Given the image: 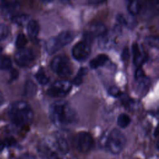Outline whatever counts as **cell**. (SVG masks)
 I'll list each match as a JSON object with an SVG mask.
<instances>
[{
    "instance_id": "obj_31",
    "label": "cell",
    "mask_w": 159,
    "mask_h": 159,
    "mask_svg": "<svg viewBox=\"0 0 159 159\" xmlns=\"http://www.w3.org/2000/svg\"><path fill=\"white\" fill-rule=\"evenodd\" d=\"M16 140L12 138V137H10V138H7L5 140V142H4V143H5V145H7L8 147H11V146H13L16 144Z\"/></svg>"
},
{
    "instance_id": "obj_21",
    "label": "cell",
    "mask_w": 159,
    "mask_h": 159,
    "mask_svg": "<svg viewBox=\"0 0 159 159\" xmlns=\"http://www.w3.org/2000/svg\"><path fill=\"white\" fill-rule=\"evenodd\" d=\"M35 78L36 80L42 85L46 84L49 81L48 76L42 70H39L35 75Z\"/></svg>"
},
{
    "instance_id": "obj_9",
    "label": "cell",
    "mask_w": 159,
    "mask_h": 159,
    "mask_svg": "<svg viewBox=\"0 0 159 159\" xmlns=\"http://www.w3.org/2000/svg\"><path fill=\"white\" fill-rule=\"evenodd\" d=\"M90 53L91 48L89 44L84 41L76 43L71 50L73 57L79 61L86 60L89 56Z\"/></svg>"
},
{
    "instance_id": "obj_14",
    "label": "cell",
    "mask_w": 159,
    "mask_h": 159,
    "mask_svg": "<svg viewBox=\"0 0 159 159\" xmlns=\"http://www.w3.org/2000/svg\"><path fill=\"white\" fill-rule=\"evenodd\" d=\"M27 31L30 37L35 38L39 32V23L35 20H29L27 26Z\"/></svg>"
},
{
    "instance_id": "obj_5",
    "label": "cell",
    "mask_w": 159,
    "mask_h": 159,
    "mask_svg": "<svg viewBox=\"0 0 159 159\" xmlns=\"http://www.w3.org/2000/svg\"><path fill=\"white\" fill-rule=\"evenodd\" d=\"M50 67L56 74L61 77L69 76L73 71L70 60L64 55L55 57L51 61Z\"/></svg>"
},
{
    "instance_id": "obj_3",
    "label": "cell",
    "mask_w": 159,
    "mask_h": 159,
    "mask_svg": "<svg viewBox=\"0 0 159 159\" xmlns=\"http://www.w3.org/2000/svg\"><path fill=\"white\" fill-rule=\"evenodd\" d=\"M74 38V34L68 30H64L57 36L52 37L45 42V50L49 55H52L64 46L70 43Z\"/></svg>"
},
{
    "instance_id": "obj_13",
    "label": "cell",
    "mask_w": 159,
    "mask_h": 159,
    "mask_svg": "<svg viewBox=\"0 0 159 159\" xmlns=\"http://www.w3.org/2000/svg\"><path fill=\"white\" fill-rule=\"evenodd\" d=\"M109 60V58L104 54H100L92 59L89 62V66L93 69H96L104 66Z\"/></svg>"
},
{
    "instance_id": "obj_34",
    "label": "cell",
    "mask_w": 159,
    "mask_h": 159,
    "mask_svg": "<svg viewBox=\"0 0 159 159\" xmlns=\"http://www.w3.org/2000/svg\"><path fill=\"white\" fill-rule=\"evenodd\" d=\"M19 159H36V158L32 155L25 154V155H24L22 157H20Z\"/></svg>"
},
{
    "instance_id": "obj_38",
    "label": "cell",
    "mask_w": 159,
    "mask_h": 159,
    "mask_svg": "<svg viewBox=\"0 0 159 159\" xmlns=\"http://www.w3.org/2000/svg\"><path fill=\"white\" fill-rule=\"evenodd\" d=\"M2 48L1 47H0V56L1 55V53H2Z\"/></svg>"
},
{
    "instance_id": "obj_39",
    "label": "cell",
    "mask_w": 159,
    "mask_h": 159,
    "mask_svg": "<svg viewBox=\"0 0 159 159\" xmlns=\"http://www.w3.org/2000/svg\"><path fill=\"white\" fill-rule=\"evenodd\" d=\"M125 1H127L128 2V1H130V0H125Z\"/></svg>"
},
{
    "instance_id": "obj_18",
    "label": "cell",
    "mask_w": 159,
    "mask_h": 159,
    "mask_svg": "<svg viewBox=\"0 0 159 159\" xmlns=\"http://www.w3.org/2000/svg\"><path fill=\"white\" fill-rule=\"evenodd\" d=\"M3 10L6 13H12L16 11L19 7V3L16 1L6 2V1L2 4Z\"/></svg>"
},
{
    "instance_id": "obj_37",
    "label": "cell",
    "mask_w": 159,
    "mask_h": 159,
    "mask_svg": "<svg viewBox=\"0 0 159 159\" xmlns=\"http://www.w3.org/2000/svg\"><path fill=\"white\" fill-rule=\"evenodd\" d=\"M2 98L0 96V105L2 104Z\"/></svg>"
},
{
    "instance_id": "obj_33",
    "label": "cell",
    "mask_w": 159,
    "mask_h": 159,
    "mask_svg": "<svg viewBox=\"0 0 159 159\" xmlns=\"http://www.w3.org/2000/svg\"><path fill=\"white\" fill-rule=\"evenodd\" d=\"M89 4L93 5H98L102 3L105 0H87Z\"/></svg>"
},
{
    "instance_id": "obj_11",
    "label": "cell",
    "mask_w": 159,
    "mask_h": 159,
    "mask_svg": "<svg viewBox=\"0 0 159 159\" xmlns=\"http://www.w3.org/2000/svg\"><path fill=\"white\" fill-rule=\"evenodd\" d=\"M132 52L134 55V63L137 66H140L147 60V55L142 52L139 46L135 43L132 46Z\"/></svg>"
},
{
    "instance_id": "obj_29",
    "label": "cell",
    "mask_w": 159,
    "mask_h": 159,
    "mask_svg": "<svg viewBox=\"0 0 159 159\" xmlns=\"http://www.w3.org/2000/svg\"><path fill=\"white\" fill-rule=\"evenodd\" d=\"M116 20L117 22V25H120V26H122V25H127V20L125 19V17L121 15V14H119L117 15V17H116Z\"/></svg>"
},
{
    "instance_id": "obj_35",
    "label": "cell",
    "mask_w": 159,
    "mask_h": 159,
    "mask_svg": "<svg viewBox=\"0 0 159 159\" xmlns=\"http://www.w3.org/2000/svg\"><path fill=\"white\" fill-rule=\"evenodd\" d=\"M4 146H5L4 142H3L2 140H0V152H1L4 149Z\"/></svg>"
},
{
    "instance_id": "obj_2",
    "label": "cell",
    "mask_w": 159,
    "mask_h": 159,
    "mask_svg": "<svg viewBox=\"0 0 159 159\" xmlns=\"http://www.w3.org/2000/svg\"><path fill=\"white\" fill-rule=\"evenodd\" d=\"M9 114L12 122L19 127L29 125L34 118L32 109L25 101H17L12 104Z\"/></svg>"
},
{
    "instance_id": "obj_17",
    "label": "cell",
    "mask_w": 159,
    "mask_h": 159,
    "mask_svg": "<svg viewBox=\"0 0 159 159\" xmlns=\"http://www.w3.org/2000/svg\"><path fill=\"white\" fill-rule=\"evenodd\" d=\"M140 9V4L139 0H130L128 1L127 10L130 14L136 15Z\"/></svg>"
},
{
    "instance_id": "obj_40",
    "label": "cell",
    "mask_w": 159,
    "mask_h": 159,
    "mask_svg": "<svg viewBox=\"0 0 159 159\" xmlns=\"http://www.w3.org/2000/svg\"><path fill=\"white\" fill-rule=\"evenodd\" d=\"M61 1H68V0H61Z\"/></svg>"
},
{
    "instance_id": "obj_10",
    "label": "cell",
    "mask_w": 159,
    "mask_h": 159,
    "mask_svg": "<svg viewBox=\"0 0 159 159\" xmlns=\"http://www.w3.org/2000/svg\"><path fill=\"white\" fill-rule=\"evenodd\" d=\"M114 45V37L107 32L99 37L98 46L102 50H109Z\"/></svg>"
},
{
    "instance_id": "obj_20",
    "label": "cell",
    "mask_w": 159,
    "mask_h": 159,
    "mask_svg": "<svg viewBox=\"0 0 159 159\" xmlns=\"http://www.w3.org/2000/svg\"><path fill=\"white\" fill-rule=\"evenodd\" d=\"M29 16L26 14H16L12 17L11 21L19 25H22L25 24V22L28 20Z\"/></svg>"
},
{
    "instance_id": "obj_7",
    "label": "cell",
    "mask_w": 159,
    "mask_h": 159,
    "mask_svg": "<svg viewBox=\"0 0 159 159\" xmlns=\"http://www.w3.org/2000/svg\"><path fill=\"white\" fill-rule=\"evenodd\" d=\"M71 89V83L65 80L54 82L48 89V94L53 98L63 97L67 95Z\"/></svg>"
},
{
    "instance_id": "obj_19",
    "label": "cell",
    "mask_w": 159,
    "mask_h": 159,
    "mask_svg": "<svg viewBox=\"0 0 159 159\" xmlns=\"http://www.w3.org/2000/svg\"><path fill=\"white\" fill-rule=\"evenodd\" d=\"M130 122V118L127 114L122 113L119 116L117 119V124L120 127L125 128L129 125Z\"/></svg>"
},
{
    "instance_id": "obj_22",
    "label": "cell",
    "mask_w": 159,
    "mask_h": 159,
    "mask_svg": "<svg viewBox=\"0 0 159 159\" xmlns=\"http://www.w3.org/2000/svg\"><path fill=\"white\" fill-rule=\"evenodd\" d=\"M87 72H88V69L86 68H81L73 80V82L77 86L81 84L83 82V77L86 75Z\"/></svg>"
},
{
    "instance_id": "obj_25",
    "label": "cell",
    "mask_w": 159,
    "mask_h": 159,
    "mask_svg": "<svg viewBox=\"0 0 159 159\" xmlns=\"http://www.w3.org/2000/svg\"><path fill=\"white\" fill-rule=\"evenodd\" d=\"M12 66V61L9 57H4L0 62V68L2 70H9Z\"/></svg>"
},
{
    "instance_id": "obj_30",
    "label": "cell",
    "mask_w": 159,
    "mask_h": 159,
    "mask_svg": "<svg viewBox=\"0 0 159 159\" xmlns=\"http://www.w3.org/2000/svg\"><path fill=\"white\" fill-rule=\"evenodd\" d=\"M121 57H122V59L124 60V61H126L129 59V49L127 47H125L124 48L123 51H122V55H121Z\"/></svg>"
},
{
    "instance_id": "obj_4",
    "label": "cell",
    "mask_w": 159,
    "mask_h": 159,
    "mask_svg": "<svg viewBox=\"0 0 159 159\" xmlns=\"http://www.w3.org/2000/svg\"><path fill=\"white\" fill-rule=\"evenodd\" d=\"M125 143V135L119 130L115 129L110 132L106 140L105 146L109 152L118 154L124 149Z\"/></svg>"
},
{
    "instance_id": "obj_26",
    "label": "cell",
    "mask_w": 159,
    "mask_h": 159,
    "mask_svg": "<svg viewBox=\"0 0 159 159\" xmlns=\"http://www.w3.org/2000/svg\"><path fill=\"white\" fill-rule=\"evenodd\" d=\"M9 33V27L5 24H0V41L4 40Z\"/></svg>"
},
{
    "instance_id": "obj_28",
    "label": "cell",
    "mask_w": 159,
    "mask_h": 159,
    "mask_svg": "<svg viewBox=\"0 0 159 159\" xmlns=\"http://www.w3.org/2000/svg\"><path fill=\"white\" fill-rule=\"evenodd\" d=\"M109 93L110 95L114 97H119L121 95L120 90L116 86H111L109 89Z\"/></svg>"
},
{
    "instance_id": "obj_16",
    "label": "cell",
    "mask_w": 159,
    "mask_h": 159,
    "mask_svg": "<svg viewBox=\"0 0 159 159\" xmlns=\"http://www.w3.org/2000/svg\"><path fill=\"white\" fill-rule=\"evenodd\" d=\"M37 91V87L35 84L32 81H27L25 86H24V94L26 97L30 98L33 96Z\"/></svg>"
},
{
    "instance_id": "obj_24",
    "label": "cell",
    "mask_w": 159,
    "mask_h": 159,
    "mask_svg": "<svg viewBox=\"0 0 159 159\" xmlns=\"http://www.w3.org/2000/svg\"><path fill=\"white\" fill-rule=\"evenodd\" d=\"M145 42L150 47H154V48H158V38L156 36H148L145 39Z\"/></svg>"
},
{
    "instance_id": "obj_12",
    "label": "cell",
    "mask_w": 159,
    "mask_h": 159,
    "mask_svg": "<svg viewBox=\"0 0 159 159\" xmlns=\"http://www.w3.org/2000/svg\"><path fill=\"white\" fill-rule=\"evenodd\" d=\"M93 38L99 37L107 32L106 26L101 23H94L91 25L89 30L87 31Z\"/></svg>"
},
{
    "instance_id": "obj_36",
    "label": "cell",
    "mask_w": 159,
    "mask_h": 159,
    "mask_svg": "<svg viewBox=\"0 0 159 159\" xmlns=\"http://www.w3.org/2000/svg\"><path fill=\"white\" fill-rule=\"evenodd\" d=\"M42 1L44 2H51L53 0H42Z\"/></svg>"
},
{
    "instance_id": "obj_15",
    "label": "cell",
    "mask_w": 159,
    "mask_h": 159,
    "mask_svg": "<svg viewBox=\"0 0 159 159\" xmlns=\"http://www.w3.org/2000/svg\"><path fill=\"white\" fill-rule=\"evenodd\" d=\"M55 148L61 154H66L68 152V145L66 140L63 137H59L55 142Z\"/></svg>"
},
{
    "instance_id": "obj_6",
    "label": "cell",
    "mask_w": 159,
    "mask_h": 159,
    "mask_svg": "<svg viewBox=\"0 0 159 159\" xmlns=\"http://www.w3.org/2000/svg\"><path fill=\"white\" fill-rule=\"evenodd\" d=\"M76 149L81 153L89 152L94 146V140L92 136L86 132L78 133L73 140Z\"/></svg>"
},
{
    "instance_id": "obj_23",
    "label": "cell",
    "mask_w": 159,
    "mask_h": 159,
    "mask_svg": "<svg viewBox=\"0 0 159 159\" xmlns=\"http://www.w3.org/2000/svg\"><path fill=\"white\" fill-rule=\"evenodd\" d=\"M26 43H27V39L25 36L22 33L19 34L16 40V47L18 48L19 49L24 48Z\"/></svg>"
},
{
    "instance_id": "obj_8",
    "label": "cell",
    "mask_w": 159,
    "mask_h": 159,
    "mask_svg": "<svg viewBox=\"0 0 159 159\" xmlns=\"http://www.w3.org/2000/svg\"><path fill=\"white\" fill-rule=\"evenodd\" d=\"M34 52L30 48H22L16 53L14 59L16 63L20 66L25 67L31 65L35 60Z\"/></svg>"
},
{
    "instance_id": "obj_1",
    "label": "cell",
    "mask_w": 159,
    "mask_h": 159,
    "mask_svg": "<svg viewBox=\"0 0 159 159\" xmlns=\"http://www.w3.org/2000/svg\"><path fill=\"white\" fill-rule=\"evenodd\" d=\"M51 121L58 126H68L77 122L78 116L75 109L65 101H57L49 109Z\"/></svg>"
},
{
    "instance_id": "obj_32",
    "label": "cell",
    "mask_w": 159,
    "mask_h": 159,
    "mask_svg": "<svg viewBox=\"0 0 159 159\" xmlns=\"http://www.w3.org/2000/svg\"><path fill=\"white\" fill-rule=\"evenodd\" d=\"M19 76V71L16 69H13L11 73V81L16 80Z\"/></svg>"
},
{
    "instance_id": "obj_27",
    "label": "cell",
    "mask_w": 159,
    "mask_h": 159,
    "mask_svg": "<svg viewBox=\"0 0 159 159\" xmlns=\"http://www.w3.org/2000/svg\"><path fill=\"white\" fill-rule=\"evenodd\" d=\"M145 77L143 70H142V68L140 66H139L137 68V69L135 71V78L136 81L142 80L143 78H144Z\"/></svg>"
}]
</instances>
